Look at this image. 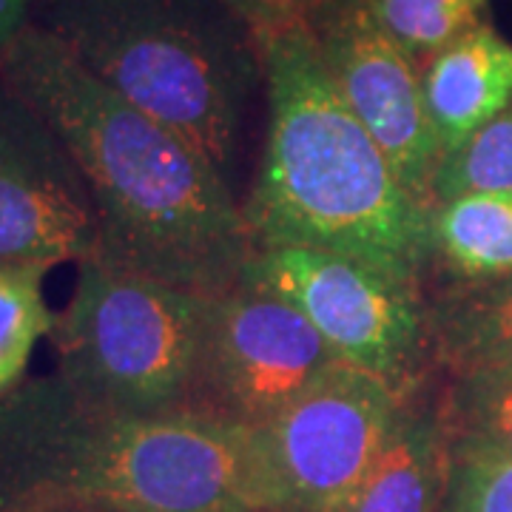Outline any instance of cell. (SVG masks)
<instances>
[{
    "instance_id": "2e32d148",
    "label": "cell",
    "mask_w": 512,
    "mask_h": 512,
    "mask_svg": "<svg viewBox=\"0 0 512 512\" xmlns=\"http://www.w3.org/2000/svg\"><path fill=\"white\" fill-rule=\"evenodd\" d=\"M49 268L0 265V393L23 382L43 336H52L55 313L43 296Z\"/></svg>"
},
{
    "instance_id": "7c38bea8",
    "label": "cell",
    "mask_w": 512,
    "mask_h": 512,
    "mask_svg": "<svg viewBox=\"0 0 512 512\" xmlns=\"http://www.w3.org/2000/svg\"><path fill=\"white\" fill-rule=\"evenodd\" d=\"M450 433L439 402L407 396L382 450L339 512H441L450 478Z\"/></svg>"
},
{
    "instance_id": "8fae6325",
    "label": "cell",
    "mask_w": 512,
    "mask_h": 512,
    "mask_svg": "<svg viewBox=\"0 0 512 512\" xmlns=\"http://www.w3.org/2000/svg\"><path fill=\"white\" fill-rule=\"evenodd\" d=\"M421 94L441 151H456L512 103V43L478 20L424 60Z\"/></svg>"
},
{
    "instance_id": "5bb4252c",
    "label": "cell",
    "mask_w": 512,
    "mask_h": 512,
    "mask_svg": "<svg viewBox=\"0 0 512 512\" xmlns=\"http://www.w3.org/2000/svg\"><path fill=\"white\" fill-rule=\"evenodd\" d=\"M433 265L447 282L512 274V191H470L433 208Z\"/></svg>"
},
{
    "instance_id": "8992f818",
    "label": "cell",
    "mask_w": 512,
    "mask_h": 512,
    "mask_svg": "<svg viewBox=\"0 0 512 512\" xmlns=\"http://www.w3.org/2000/svg\"><path fill=\"white\" fill-rule=\"evenodd\" d=\"M242 279L302 313L339 362L382 379L404 399L424 390L433 367L427 293L308 248L256 251Z\"/></svg>"
},
{
    "instance_id": "603a6c76",
    "label": "cell",
    "mask_w": 512,
    "mask_h": 512,
    "mask_svg": "<svg viewBox=\"0 0 512 512\" xmlns=\"http://www.w3.org/2000/svg\"><path fill=\"white\" fill-rule=\"evenodd\" d=\"M254 512H274V510H254Z\"/></svg>"
},
{
    "instance_id": "5b68a950",
    "label": "cell",
    "mask_w": 512,
    "mask_h": 512,
    "mask_svg": "<svg viewBox=\"0 0 512 512\" xmlns=\"http://www.w3.org/2000/svg\"><path fill=\"white\" fill-rule=\"evenodd\" d=\"M208 296L83 259L55 316L57 373L86 399L126 416H183L191 404Z\"/></svg>"
},
{
    "instance_id": "ba28073f",
    "label": "cell",
    "mask_w": 512,
    "mask_h": 512,
    "mask_svg": "<svg viewBox=\"0 0 512 512\" xmlns=\"http://www.w3.org/2000/svg\"><path fill=\"white\" fill-rule=\"evenodd\" d=\"M402 402L365 370H328L276 419L251 430L262 510L339 512L382 450Z\"/></svg>"
},
{
    "instance_id": "277c9868",
    "label": "cell",
    "mask_w": 512,
    "mask_h": 512,
    "mask_svg": "<svg viewBox=\"0 0 512 512\" xmlns=\"http://www.w3.org/2000/svg\"><path fill=\"white\" fill-rule=\"evenodd\" d=\"M32 23L239 191L265 66L251 26L222 0H37Z\"/></svg>"
},
{
    "instance_id": "9c48e42d",
    "label": "cell",
    "mask_w": 512,
    "mask_h": 512,
    "mask_svg": "<svg viewBox=\"0 0 512 512\" xmlns=\"http://www.w3.org/2000/svg\"><path fill=\"white\" fill-rule=\"evenodd\" d=\"M100 248L89 183L52 123L0 80V265H80Z\"/></svg>"
},
{
    "instance_id": "ac0fdd59",
    "label": "cell",
    "mask_w": 512,
    "mask_h": 512,
    "mask_svg": "<svg viewBox=\"0 0 512 512\" xmlns=\"http://www.w3.org/2000/svg\"><path fill=\"white\" fill-rule=\"evenodd\" d=\"M470 191H512V103L441 160L433 183L436 202Z\"/></svg>"
},
{
    "instance_id": "ffe728a7",
    "label": "cell",
    "mask_w": 512,
    "mask_h": 512,
    "mask_svg": "<svg viewBox=\"0 0 512 512\" xmlns=\"http://www.w3.org/2000/svg\"><path fill=\"white\" fill-rule=\"evenodd\" d=\"M256 37L285 32L293 26H311L330 0H222Z\"/></svg>"
},
{
    "instance_id": "9a60e30c",
    "label": "cell",
    "mask_w": 512,
    "mask_h": 512,
    "mask_svg": "<svg viewBox=\"0 0 512 512\" xmlns=\"http://www.w3.org/2000/svg\"><path fill=\"white\" fill-rule=\"evenodd\" d=\"M439 407L450 447L512 456V365L447 376Z\"/></svg>"
},
{
    "instance_id": "e0dca14e",
    "label": "cell",
    "mask_w": 512,
    "mask_h": 512,
    "mask_svg": "<svg viewBox=\"0 0 512 512\" xmlns=\"http://www.w3.org/2000/svg\"><path fill=\"white\" fill-rule=\"evenodd\" d=\"M490 0H367L376 23L399 43L416 66H424L458 35L473 29Z\"/></svg>"
},
{
    "instance_id": "30bf717a",
    "label": "cell",
    "mask_w": 512,
    "mask_h": 512,
    "mask_svg": "<svg viewBox=\"0 0 512 512\" xmlns=\"http://www.w3.org/2000/svg\"><path fill=\"white\" fill-rule=\"evenodd\" d=\"M311 29L342 100L382 146L407 191L433 211L444 151L427 120L419 66L384 35L367 0H330Z\"/></svg>"
},
{
    "instance_id": "6da1fadb",
    "label": "cell",
    "mask_w": 512,
    "mask_h": 512,
    "mask_svg": "<svg viewBox=\"0 0 512 512\" xmlns=\"http://www.w3.org/2000/svg\"><path fill=\"white\" fill-rule=\"evenodd\" d=\"M0 80L63 137L92 191L97 259L185 291H231L256 248L242 197L171 128L131 106L37 23L0 60Z\"/></svg>"
},
{
    "instance_id": "44dd1931",
    "label": "cell",
    "mask_w": 512,
    "mask_h": 512,
    "mask_svg": "<svg viewBox=\"0 0 512 512\" xmlns=\"http://www.w3.org/2000/svg\"><path fill=\"white\" fill-rule=\"evenodd\" d=\"M37 0H0V60L20 29L32 20Z\"/></svg>"
},
{
    "instance_id": "4fadbf2b",
    "label": "cell",
    "mask_w": 512,
    "mask_h": 512,
    "mask_svg": "<svg viewBox=\"0 0 512 512\" xmlns=\"http://www.w3.org/2000/svg\"><path fill=\"white\" fill-rule=\"evenodd\" d=\"M430 359L447 376L512 365V274L447 282L427 296Z\"/></svg>"
},
{
    "instance_id": "52a82bcc",
    "label": "cell",
    "mask_w": 512,
    "mask_h": 512,
    "mask_svg": "<svg viewBox=\"0 0 512 512\" xmlns=\"http://www.w3.org/2000/svg\"><path fill=\"white\" fill-rule=\"evenodd\" d=\"M336 365L345 362L302 313L242 279L205 302L188 413L256 430Z\"/></svg>"
},
{
    "instance_id": "7a4b0ae2",
    "label": "cell",
    "mask_w": 512,
    "mask_h": 512,
    "mask_svg": "<svg viewBox=\"0 0 512 512\" xmlns=\"http://www.w3.org/2000/svg\"><path fill=\"white\" fill-rule=\"evenodd\" d=\"M265 140L242 211L256 251L345 256L424 293L436 274L433 211L402 183L336 89L311 26L256 37Z\"/></svg>"
},
{
    "instance_id": "3957f363",
    "label": "cell",
    "mask_w": 512,
    "mask_h": 512,
    "mask_svg": "<svg viewBox=\"0 0 512 512\" xmlns=\"http://www.w3.org/2000/svg\"><path fill=\"white\" fill-rule=\"evenodd\" d=\"M103 501L128 512L262 510L251 430L126 416L60 373L0 393V512Z\"/></svg>"
},
{
    "instance_id": "7402d4cb",
    "label": "cell",
    "mask_w": 512,
    "mask_h": 512,
    "mask_svg": "<svg viewBox=\"0 0 512 512\" xmlns=\"http://www.w3.org/2000/svg\"><path fill=\"white\" fill-rule=\"evenodd\" d=\"M18 512H128L120 507H111L103 501H52V504H37Z\"/></svg>"
},
{
    "instance_id": "d6986e66",
    "label": "cell",
    "mask_w": 512,
    "mask_h": 512,
    "mask_svg": "<svg viewBox=\"0 0 512 512\" xmlns=\"http://www.w3.org/2000/svg\"><path fill=\"white\" fill-rule=\"evenodd\" d=\"M441 512H512V456L450 447Z\"/></svg>"
}]
</instances>
